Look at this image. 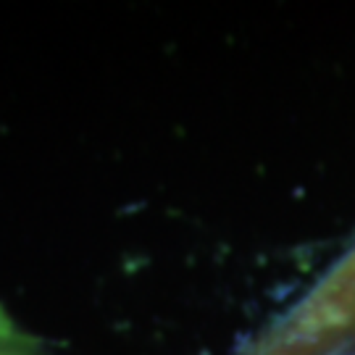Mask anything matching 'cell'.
Listing matches in <instances>:
<instances>
[{"label":"cell","mask_w":355,"mask_h":355,"mask_svg":"<svg viewBox=\"0 0 355 355\" xmlns=\"http://www.w3.org/2000/svg\"><path fill=\"white\" fill-rule=\"evenodd\" d=\"M355 242L297 303L255 334L237 355H353Z\"/></svg>","instance_id":"1"},{"label":"cell","mask_w":355,"mask_h":355,"mask_svg":"<svg viewBox=\"0 0 355 355\" xmlns=\"http://www.w3.org/2000/svg\"><path fill=\"white\" fill-rule=\"evenodd\" d=\"M0 355H37V347L19 331V327L0 308Z\"/></svg>","instance_id":"2"},{"label":"cell","mask_w":355,"mask_h":355,"mask_svg":"<svg viewBox=\"0 0 355 355\" xmlns=\"http://www.w3.org/2000/svg\"><path fill=\"white\" fill-rule=\"evenodd\" d=\"M353 355H355V353H353Z\"/></svg>","instance_id":"3"}]
</instances>
